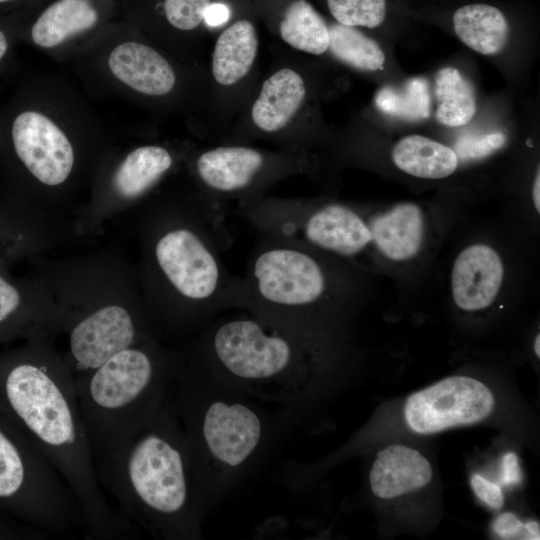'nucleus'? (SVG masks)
Segmentation results:
<instances>
[{
    "mask_svg": "<svg viewBox=\"0 0 540 540\" xmlns=\"http://www.w3.org/2000/svg\"><path fill=\"white\" fill-rule=\"evenodd\" d=\"M222 214L182 199L145 201L137 208L135 267L157 332L199 331L228 309L244 310V277L232 274L221 255L229 244Z\"/></svg>",
    "mask_w": 540,
    "mask_h": 540,
    "instance_id": "1",
    "label": "nucleus"
},
{
    "mask_svg": "<svg viewBox=\"0 0 540 540\" xmlns=\"http://www.w3.org/2000/svg\"><path fill=\"white\" fill-rule=\"evenodd\" d=\"M53 340L47 335L31 338L24 349L1 365L3 400L73 493L85 538L138 536L140 531L109 504L101 490L74 376Z\"/></svg>",
    "mask_w": 540,
    "mask_h": 540,
    "instance_id": "2",
    "label": "nucleus"
},
{
    "mask_svg": "<svg viewBox=\"0 0 540 540\" xmlns=\"http://www.w3.org/2000/svg\"><path fill=\"white\" fill-rule=\"evenodd\" d=\"M48 285L65 335L64 362L73 376L119 351L157 338L143 304L135 264L115 243L64 257H31Z\"/></svg>",
    "mask_w": 540,
    "mask_h": 540,
    "instance_id": "3",
    "label": "nucleus"
},
{
    "mask_svg": "<svg viewBox=\"0 0 540 540\" xmlns=\"http://www.w3.org/2000/svg\"><path fill=\"white\" fill-rule=\"evenodd\" d=\"M119 514L139 531L169 540L201 538L205 509L183 427L168 398L95 466Z\"/></svg>",
    "mask_w": 540,
    "mask_h": 540,
    "instance_id": "4",
    "label": "nucleus"
},
{
    "mask_svg": "<svg viewBox=\"0 0 540 540\" xmlns=\"http://www.w3.org/2000/svg\"><path fill=\"white\" fill-rule=\"evenodd\" d=\"M180 352L242 394L291 408L313 392L325 364V344L247 312L216 318Z\"/></svg>",
    "mask_w": 540,
    "mask_h": 540,
    "instance_id": "5",
    "label": "nucleus"
},
{
    "mask_svg": "<svg viewBox=\"0 0 540 540\" xmlns=\"http://www.w3.org/2000/svg\"><path fill=\"white\" fill-rule=\"evenodd\" d=\"M176 353L167 398L186 435L203 504L221 495L262 449L268 424L250 397Z\"/></svg>",
    "mask_w": 540,
    "mask_h": 540,
    "instance_id": "6",
    "label": "nucleus"
},
{
    "mask_svg": "<svg viewBox=\"0 0 540 540\" xmlns=\"http://www.w3.org/2000/svg\"><path fill=\"white\" fill-rule=\"evenodd\" d=\"M249 259L244 311L325 344L323 323L346 289L327 253L296 239L261 233Z\"/></svg>",
    "mask_w": 540,
    "mask_h": 540,
    "instance_id": "7",
    "label": "nucleus"
},
{
    "mask_svg": "<svg viewBox=\"0 0 540 540\" xmlns=\"http://www.w3.org/2000/svg\"><path fill=\"white\" fill-rule=\"evenodd\" d=\"M175 366V350L152 338L74 376L93 458L116 447L164 403Z\"/></svg>",
    "mask_w": 540,
    "mask_h": 540,
    "instance_id": "8",
    "label": "nucleus"
},
{
    "mask_svg": "<svg viewBox=\"0 0 540 540\" xmlns=\"http://www.w3.org/2000/svg\"><path fill=\"white\" fill-rule=\"evenodd\" d=\"M10 155L30 188L29 202L60 221L86 174L103 156L43 108L16 100L0 123Z\"/></svg>",
    "mask_w": 540,
    "mask_h": 540,
    "instance_id": "9",
    "label": "nucleus"
},
{
    "mask_svg": "<svg viewBox=\"0 0 540 540\" xmlns=\"http://www.w3.org/2000/svg\"><path fill=\"white\" fill-rule=\"evenodd\" d=\"M175 156L164 146L139 145L119 155H104L93 176L88 200L75 212V236L100 234L112 219L138 208L172 170Z\"/></svg>",
    "mask_w": 540,
    "mask_h": 540,
    "instance_id": "10",
    "label": "nucleus"
},
{
    "mask_svg": "<svg viewBox=\"0 0 540 540\" xmlns=\"http://www.w3.org/2000/svg\"><path fill=\"white\" fill-rule=\"evenodd\" d=\"M493 408L494 397L485 384L468 376H451L411 394L404 418L413 432L432 434L480 422Z\"/></svg>",
    "mask_w": 540,
    "mask_h": 540,
    "instance_id": "11",
    "label": "nucleus"
},
{
    "mask_svg": "<svg viewBox=\"0 0 540 540\" xmlns=\"http://www.w3.org/2000/svg\"><path fill=\"white\" fill-rule=\"evenodd\" d=\"M121 0H39L25 28L32 44L53 50L103 29Z\"/></svg>",
    "mask_w": 540,
    "mask_h": 540,
    "instance_id": "12",
    "label": "nucleus"
},
{
    "mask_svg": "<svg viewBox=\"0 0 540 540\" xmlns=\"http://www.w3.org/2000/svg\"><path fill=\"white\" fill-rule=\"evenodd\" d=\"M61 318L45 281L34 276L15 282L0 273V331L28 339L60 334Z\"/></svg>",
    "mask_w": 540,
    "mask_h": 540,
    "instance_id": "13",
    "label": "nucleus"
},
{
    "mask_svg": "<svg viewBox=\"0 0 540 540\" xmlns=\"http://www.w3.org/2000/svg\"><path fill=\"white\" fill-rule=\"evenodd\" d=\"M504 263L499 252L485 243L464 248L451 272L454 303L466 312L488 308L498 297L504 281Z\"/></svg>",
    "mask_w": 540,
    "mask_h": 540,
    "instance_id": "14",
    "label": "nucleus"
},
{
    "mask_svg": "<svg viewBox=\"0 0 540 540\" xmlns=\"http://www.w3.org/2000/svg\"><path fill=\"white\" fill-rule=\"evenodd\" d=\"M266 156L245 146H220L199 154L195 174L205 190L220 199L240 198L263 175Z\"/></svg>",
    "mask_w": 540,
    "mask_h": 540,
    "instance_id": "15",
    "label": "nucleus"
},
{
    "mask_svg": "<svg viewBox=\"0 0 540 540\" xmlns=\"http://www.w3.org/2000/svg\"><path fill=\"white\" fill-rule=\"evenodd\" d=\"M106 67L119 84L141 95L165 96L176 85V74L168 60L137 40L125 38L114 45L106 57Z\"/></svg>",
    "mask_w": 540,
    "mask_h": 540,
    "instance_id": "16",
    "label": "nucleus"
},
{
    "mask_svg": "<svg viewBox=\"0 0 540 540\" xmlns=\"http://www.w3.org/2000/svg\"><path fill=\"white\" fill-rule=\"evenodd\" d=\"M371 249L383 259L402 263L413 260L423 249L427 219L413 202H401L368 215Z\"/></svg>",
    "mask_w": 540,
    "mask_h": 540,
    "instance_id": "17",
    "label": "nucleus"
},
{
    "mask_svg": "<svg viewBox=\"0 0 540 540\" xmlns=\"http://www.w3.org/2000/svg\"><path fill=\"white\" fill-rule=\"evenodd\" d=\"M432 479L429 461L417 450L393 444L378 452L369 482L373 494L391 499L425 487Z\"/></svg>",
    "mask_w": 540,
    "mask_h": 540,
    "instance_id": "18",
    "label": "nucleus"
},
{
    "mask_svg": "<svg viewBox=\"0 0 540 540\" xmlns=\"http://www.w3.org/2000/svg\"><path fill=\"white\" fill-rule=\"evenodd\" d=\"M305 96L301 75L293 69L282 68L264 81L252 106V120L262 131H279L295 116Z\"/></svg>",
    "mask_w": 540,
    "mask_h": 540,
    "instance_id": "19",
    "label": "nucleus"
},
{
    "mask_svg": "<svg viewBox=\"0 0 540 540\" xmlns=\"http://www.w3.org/2000/svg\"><path fill=\"white\" fill-rule=\"evenodd\" d=\"M391 158L402 172L421 179L449 177L458 168L457 153L449 146L423 135H407L392 147Z\"/></svg>",
    "mask_w": 540,
    "mask_h": 540,
    "instance_id": "20",
    "label": "nucleus"
},
{
    "mask_svg": "<svg viewBox=\"0 0 540 540\" xmlns=\"http://www.w3.org/2000/svg\"><path fill=\"white\" fill-rule=\"evenodd\" d=\"M452 22L461 42L481 55H496L506 46L508 21L492 5L477 3L462 6L454 12Z\"/></svg>",
    "mask_w": 540,
    "mask_h": 540,
    "instance_id": "21",
    "label": "nucleus"
},
{
    "mask_svg": "<svg viewBox=\"0 0 540 540\" xmlns=\"http://www.w3.org/2000/svg\"><path fill=\"white\" fill-rule=\"evenodd\" d=\"M258 38L254 25L239 20L226 28L216 40L212 53V74L224 86L244 78L256 59Z\"/></svg>",
    "mask_w": 540,
    "mask_h": 540,
    "instance_id": "22",
    "label": "nucleus"
},
{
    "mask_svg": "<svg viewBox=\"0 0 540 540\" xmlns=\"http://www.w3.org/2000/svg\"><path fill=\"white\" fill-rule=\"evenodd\" d=\"M282 40L292 48L322 55L329 47V27L306 0H295L286 8L279 24Z\"/></svg>",
    "mask_w": 540,
    "mask_h": 540,
    "instance_id": "23",
    "label": "nucleus"
},
{
    "mask_svg": "<svg viewBox=\"0 0 540 540\" xmlns=\"http://www.w3.org/2000/svg\"><path fill=\"white\" fill-rule=\"evenodd\" d=\"M436 118L447 127L467 124L477 106L474 90L462 74L453 67L440 69L435 75Z\"/></svg>",
    "mask_w": 540,
    "mask_h": 540,
    "instance_id": "24",
    "label": "nucleus"
},
{
    "mask_svg": "<svg viewBox=\"0 0 540 540\" xmlns=\"http://www.w3.org/2000/svg\"><path fill=\"white\" fill-rule=\"evenodd\" d=\"M328 50L341 62L362 71L383 69L385 54L372 38L339 23L329 27Z\"/></svg>",
    "mask_w": 540,
    "mask_h": 540,
    "instance_id": "25",
    "label": "nucleus"
},
{
    "mask_svg": "<svg viewBox=\"0 0 540 540\" xmlns=\"http://www.w3.org/2000/svg\"><path fill=\"white\" fill-rule=\"evenodd\" d=\"M429 102L427 82L422 79H412L402 92L383 88L376 97L381 110L411 119L428 117Z\"/></svg>",
    "mask_w": 540,
    "mask_h": 540,
    "instance_id": "26",
    "label": "nucleus"
},
{
    "mask_svg": "<svg viewBox=\"0 0 540 540\" xmlns=\"http://www.w3.org/2000/svg\"><path fill=\"white\" fill-rule=\"evenodd\" d=\"M337 23L350 27L375 28L386 16V0H327Z\"/></svg>",
    "mask_w": 540,
    "mask_h": 540,
    "instance_id": "27",
    "label": "nucleus"
},
{
    "mask_svg": "<svg viewBox=\"0 0 540 540\" xmlns=\"http://www.w3.org/2000/svg\"><path fill=\"white\" fill-rule=\"evenodd\" d=\"M210 4L211 0H161L158 8L170 27L188 32L204 21Z\"/></svg>",
    "mask_w": 540,
    "mask_h": 540,
    "instance_id": "28",
    "label": "nucleus"
},
{
    "mask_svg": "<svg viewBox=\"0 0 540 540\" xmlns=\"http://www.w3.org/2000/svg\"><path fill=\"white\" fill-rule=\"evenodd\" d=\"M503 133H491L462 139L458 150L470 157H480L501 147L505 143Z\"/></svg>",
    "mask_w": 540,
    "mask_h": 540,
    "instance_id": "29",
    "label": "nucleus"
},
{
    "mask_svg": "<svg viewBox=\"0 0 540 540\" xmlns=\"http://www.w3.org/2000/svg\"><path fill=\"white\" fill-rule=\"evenodd\" d=\"M470 483L476 496L486 505L493 509L502 508L504 498L499 486L479 474H474Z\"/></svg>",
    "mask_w": 540,
    "mask_h": 540,
    "instance_id": "30",
    "label": "nucleus"
},
{
    "mask_svg": "<svg viewBox=\"0 0 540 540\" xmlns=\"http://www.w3.org/2000/svg\"><path fill=\"white\" fill-rule=\"evenodd\" d=\"M492 528L501 538L512 539L525 530V523L521 522L514 514L506 512L494 520Z\"/></svg>",
    "mask_w": 540,
    "mask_h": 540,
    "instance_id": "31",
    "label": "nucleus"
},
{
    "mask_svg": "<svg viewBox=\"0 0 540 540\" xmlns=\"http://www.w3.org/2000/svg\"><path fill=\"white\" fill-rule=\"evenodd\" d=\"M521 480L517 456L510 452L503 456L501 466V481L505 485H515Z\"/></svg>",
    "mask_w": 540,
    "mask_h": 540,
    "instance_id": "32",
    "label": "nucleus"
},
{
    "mask_svg": "<svg viewBox=\"0 0 540 540\" xmlns=\"http://www.w3.org/2000/svg\"><path fill=\"white\" fill-rule=\"evenodd\" d=\"M229 9L220 3L210 4L205 12L204 21L210 26H217L227 21Z\"/></svg>",
    "mask_w": 540,
    "mask_h": 540,
    "instance_id": "33",
    "label": "nucleus"
},
{
    "mask_svg": "<svg viewBox=\"0 0 540 540\" xmlns=\"http://www.w3.org/2000/svg\"><path fill=\"white\" fill-rule=\"evenodd\" d=\"M11 44L10 34L3 27H0V65L10 53Z\"/></svg>",
    "mask_w": 540,
    "mask_h": 540,
    "instance_id": "34",
    "label": "nucleus"
},
{
    "mask_svg": "<svg viewBox=\"0 0 540 540\" xmlns=\"http://www.w3.org/2000/svg\"><path fill=\"white\" fill-rule=\"evenodd\" d=\"M540 172L539 169L535 175L532 186V200L537 213H540Z\"/></svg>",
    "mask_w": 540,
    "mask_h": 540,
    "instance_id": "35",
    "label": "nucleus"
},
{
    "mask_svg": "<svg viewBox=\"0 0 540 540\" xmlns=\"http://www.w3.org/2000/svg\"><path fill=\"white\" fill-rule=\"evenodd\" d=\"M525 530L527 531L528 539L538 540L540 539V526L536 521H531L525 524Z\"/></svg>",
    "mask_w": 540,
    "mask_h": 540,
    "instance_id": "36",
    "label": "nucleus"
},
{
    "mask_svg": "<svg viewBox=\"0 0 540 540\" xmlns=\"http://www.w3.org/2000/svg\"><path fill=\"white\" fill-rule=\"evenodd\" d=\"M539 345H540V335L538 334L535 338V341H534V352L535 354L537 355V357L540 356V348H539Z\"/></svg>",
    "mask_w": 540,
    "mask_h": 540,
    "instance_id": "37",
    "label": "nucleus"
},
{
    "mask_svg": "<svg viewBox=\"0 0 540 540\" xmlns=\"http://www.w3.org/2000/svg\"><path fill=\"white\" fill-rule=\"evenodd\" d=\"M25 1H33L34 3L39 0H0V5H6V4H14V3H20Z\"/></svg>",
    "mask_w": 540,
    "mask_h": 540,
    "instance_id": "38",
    "label": "nucleus"
}]
</instances>
